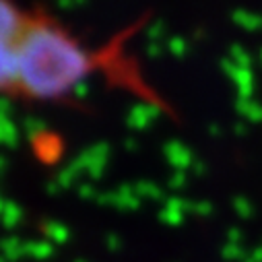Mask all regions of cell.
Wrapping results in <instances>:
<instances>
[{
    "label": "cell",
    "mask_w": 262,
    "mask_h": 262,
    "mask_svg": "<svg viewBox=\"0 0 262 262\" xmlns=\"http://www.w3.org/2000/svg\"><path fill=\"white\" fill-rule=\"evenodd\" d=\"M27 7L17 0H0V93L17 97V41Z\"/></svg>",
    "instance_id": "cell-2"
},
{
    "label": "cell",
    "mask_w": 262,
    "mask_h": 262,
    "mask_svg": "<svg viewBox=\"0 0 262 262\" xmlns=\"http://www.w3.org/2000/svg\"><path fill=\"white\" fill-rule=\"evenodd\" d=\"M233 211L239 215V219H252L254 217V205L246 196H235L233 199Z\"/></svg>",
    "instance_id": "cell-5"
},
{
    "label": "cell",
    "mask_w": 262,
    "mask_h": 262,
    "mask_svg": "<svg viewBox=\"0 0 262 262\" xmlns=\"http://www.w3.org/2000/svg\"><path fill=\"white\" fill-rule=\"evenodd\" d=\"M165 153H167V159H169L178 169H186V167H190V163H192L190 151H188L184 145H180V143H169V145L165 147Z\"/></svg>",
    "instance_id": "cell-3"
},
{
    "label": "cell",
    "mask_w": 262,
    "mask_h": 262,
    "mask_svg": "<svg viewBox=\"0 0 262 262\" xmlns=\"http://www.w3.org/2000/svg\"><path fill=\"white\" fill-rule=\"evenodd\" d=\"M17 97L58 99L97 67V56L41 9H27L17 41Z\"/></svg>",
    "instance_id": "cell-1"
},
{
    "label": "cell",
    "mask_w": 262,
    "mask_h": 262,
    "mask_svg": "<svg viewBox=\"0 0 262 262\" xmlns=\"http://www.w3.org/2000/svg\"><path fill=\"white\" fill-rule=\"evenodd\" d=\"M237 112L248 118L252 124H262V105L260 103H250V101H239Z\"/></svg>",
    "instance_id": "cell-4"
},
{
    "label": "cell",
    "mask_w": 262,
    "mask_h": 262,
    "mask_svg": "<svg viewBox=\"0 0 262 262\" xmlns=\"http://www.w3.org/2000/svg\"><path fill=\"white\" fill-rule=\"evenodd\" d=\"M221 256L225 260H244L248 256V252L242 248V244H227L223 250H221Z\"/></svg>",
    "instance_id": "cell-6"
},
{
    "label": "cell",
    "mask_w": 262,
    "mask_h": 262,
    "mask_svg": "<svg viewBox=\"0 0 262 262\" xmlns=\"http://www.w3.org/2000/svg\"><path fill=\"white\" fill-rule=\"evenodd\" d=\"M242 239H244V231L239 227H231L227 231V242L229 244H242Z\"/></svg>",
    "instance_id": "cell-7"
},
{
    "label": "cell",
    "mask_w": 262,
    "mask_h": 262,
    "mask_svg": "<svg viewBox=\"0 0 262 262\" xmlns=\"http://www.w3.org/2000/svg\"><path fill=\"white\" fill-rule=\"evenodd\" d=\"M196 211H199L201 215H211L213 213V207H211V203H201L199 207H196Z\"/></svg>",
    "instance_id": "cell-8"
},
{
    "label": "cell",
    "mask_w": 262,
    "mask_h": 262,
    "mask_svg": "<svg viewBox=\"0 0 262 262\" xmlns=\"http://www.w3.org/2000/svg\"><path fill=\"white\" fill-rule=\"evenodd\" d=\"M248 133V128H246V124L244 122H239V124H235V135H239V137H244Z\"/></svg>",
    "instance_id": "cell-9"
}]
</instances>
